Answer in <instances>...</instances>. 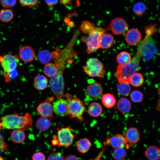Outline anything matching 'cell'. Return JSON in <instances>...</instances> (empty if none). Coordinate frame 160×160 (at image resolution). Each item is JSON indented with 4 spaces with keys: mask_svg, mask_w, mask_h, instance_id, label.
Returning <instances> with one entry per match:
<instances>
[{
    "mask_svg": "<svg viewBox=\"0 0 160 160\" xmlns=\"http://www.w3.org/2000/svg\"><path fill=\"white\" fill-rule=\"evenodd\" d=\"M2 127L8 129H28L33 122L32 117L29 113L20 116L17 113L5 115L1 118Z\"/></svg>",
    "mask_w": 160,
    "mask_h": 160,
    "instance_id": "obj_1",
    "label": "cell"
},
{
    "mask_svg": "<svg viewBox=\"0 0 160 160\" xmlns=\"http://www.w3.org/2000/svg\"><path fill=\"white\" fill-rule=\"evenodd\" d=\"M141 56V47H140L138 51L129 63L124 65H119L118 66L116 76L119 83L130 84V79L131 76L139 71Z\"/></svg>",
    "mask_w": 160,
    "mask_h": 160,
    "instance_id": "obj_2",
    "label": "cell"
},
{
    "mask_svg": "<svg viewBox=\"0 0 160 160\" xmlns=\"http://www.w3.org/2000/svg\"><path fill=\"white\" fill-rule=\"evenodd\" d=\"M57 71V73L51 77L49 84L51 90L55 96L57 98L64 96V83L63 76L65 66L63 63L56 64Z\"/></svg>",
    "mask_w": 160,
    "mask_h": 160,
    "instance_id": "obj_3",
    "label": "cell"
},
{
    "mask_svg": "<svg viewBox=\"0 0 160 160\" xmlns=\"http://www.w3.org/2000/svg\"><path fill=\"white\" fill-rule=\"evenodd\" d=\"M19 57L10 54L0 55V65L3 70V74L5 81H10L9 73L16 69L19 61Z\"/></svg>",
    "mask_w": 160,
    "mask_h": 160,
    "instance_id": "obj_4",
    "label": "cell"
},
{
    "mask_svg": "<svg viewBox=\"0 0 160 160\" xmlns=\"http://www.w3.org/2000/svg\"><path fill=\"white\" fill-rule=\"evenodd\" d=\"M105 32V30L102 28L94 27L88 34V36L83 37V41L85 42L87 45V52L88 54L95 52L100 48V38Z\"/></svg>",
    "mask_w": 160,
    "mask_h": 160,
    "instance_id": "obj_5",
    "label": "cell"
},
{
    "mask_svg": "<svg viewBox=\"0 0 160 160\" xmlns=\"http://www.w3.org/2000/svg\"><path fill=\"white\" fill-rule=\"evenodd\" d=\"M68 113L70 118H76L80 122L84 120L83 116L86 108L83 101L77 97L68 100Z\"/></svg>",
    "mask_w": 160,
    "mask_h": 160,
    "instance_id": "obj_6",
    "label": "cell"
},
{
    "mask_svg": "<svg viewBox=\"0 0 160 160\" xmlns=\"http://www.w3.org/2000/svg\"><path fill=\"white\" fill-rule=\"evenodd\" d=\"M83 69L86 74L92 77H102L105 73L103 64L96 58L89 59Z\"/></svg>",
    "mask_w": 160,
    "mask_h": 160,
    "instance_id": "obj_7",
    "label": "cell"
},
{
    "mask_svg": "<svg viewBox=\"0 0 160 160\" xmlns=\"http://www.w3.org/2000/svg\"><path fill=\"white\" fill-rule=\"evenodd\" d=\"M72 129L70 127L57 128V136L59 147L62 146L67 148L72 144L76 136Z\"/></svg>",
    "mask_w": 160,
    "mask_h": 160,
    "instance_id": "obj_8",
    "label": "cell"
},
{
    "mask_svg": "<svg viewBox=\"0 0 160 160\" xmlns=\"http://www.w3.org/2000/svg\"><path fill=\"white\" fill-rule=\"evenodd\" d=\"M128 26V25L124 19L117 17L111 20L107 29L115 34L121 35L126 32Z\"/></svg>",
    "mask_w": 160,
    "mask_h": 160,
    "instance_id": "obj_9",
    "label": "cell"
},
{
    "mask_svg": "<svg viewBox=\"0 0 160 160\" xmlns=\"http://www.w3.org/2000/svg\"><path fill=\"white\" fill-rule=\"evenodd\" d=\"M143 40L140 46L141 49V56L145 60L152 57L156 52V48L154 43L148 37V35Z\"/></svg>",
    "mask_w": 160,
    "mask_h": 160,
    "instance_id": "obj_10",
    "label": "cell"
},
{
    "mask_svg": "<svg viewBox=\"0 0 160 160\" xmlns=\"http://www.w3.org/2000/svg\"><path fill=\"white\" fill-rule=\"evenodd\" d=\"M53 99V97H51L38 105L36 110L41 116L47 117L51 119L52 118L53 109L51 103Z\"/></svg>",
    "mask_w": 160,
    "mask_h": 160,
    "instance_id": "obj_11",
    "label": "cell"
},
{
    "mask_svg": "<svg viewBox=\"0 0 160 160\" xmlns=\"http://www.w3.org/2000/svg\"><path fill=\"white\" fill-rule=\"evenodd\" d=\"M53 111L57 116L63 117L68 115V100L62 98L53 103Z\"/></svg>",
    "mask_w": 160,
    "mask_h": 160,
    "instance_id": "obj_12",
    "label": "cell"
},
{
    "mask_svg": "<svg viewBox=\"0 0 160 160\" xmlns=\"http://www.w3.org/2000/svg\"><path fill=\"white\" fill-rule=\"evenodd\" d=\"M125 137L122 135L117 134L107 139L104 144L105 145H111L114 148H124L127 143Z\"/></svg>",
    "mask_w": 160,
    "mask_h": 160,
    "instance_id": "obj_13",
    "label": "cell"
},
{
    "mask_svg": "<svg viewBox=\"0 0 160 160\" xmlns=\"http://www.w3.org/2000/svg\"><path fill=\"white\" fill-rule=\"evenodd\" d=\"M103 92L102 85L97 82H94L90 83L87 88V92L91 98L96 99L100 97Z\"/></svg>",
    "mask_w": 160,
    "mask_h": 160,
    "instance_id": "obj_14",
    "label": "cell"
},
{
    "mask_svg": "<svg viewBox=\"0 0 160 160\" xmlns=\"http://www.w3.org/2000/svg\"><path fill=\"white\" fill-rule=\"evenodd\" d=\"M142 38L140 32L135 28L129 30L126 33L125 40L129 44L135 46L140 41Z\"/></svg>",
    "mask_w": 160,
    "mask_h": 160,
    "instance_id": "obj_15",
    "label": "cell"
},
{
    "mask_svg": "<svg viewBox=\"0 0 160 160\" xmlns=\"http://www.w3.org/2000/svg\"><path fill=\"white\" fill-rule=\"evenodd\" d=\"M19 57L23 61L29 62L34 59L35 53L33 49L31 46L25 45L22 47L19 51Z\"/></svg>",
    "mask_w": 160,
    "mask_h": 160,
    "instance_id": "obj_16",
    "label": "cell"
},
{
    "mask_svg": "<svg viewBox=\"0 0 160 160\" xmlns=\"http://www.w3.org/2000/svg\"><path fill=\"white\" fill-rule=\"evenodd\" d=\"M125 137L127 143L133 145L137 143L139 141L140 135L139 131L136 128L131 127L126 131Z\"/></svg>",
    "mask_w": 160,
    "mask_h": 160,
    "instance_id": "obj_17",
    "label": "cell"
},
{
    "mask_svg": "<svg viewBox=\"0 0 160 160\" xmlns=\"http://www.w3.org/2000/svg\"><path fill=\"white\" fill-rule=\"evenodd\" d=\"M114 41V38L111 34L104 33L101 35L100 38V48L103 49L109 48L112 46Z\"/></svg>",
    "mask_w": 160,
    "mask_h": 160,
    "instance_id": "obj_18",
    "label": "cell"
},
{
    "mask_svg": "<svg viewBox=\"0 0 160 160\" xmlns=\"http://www.w3.org/2000/svg\"><path fill=\"white\" fill-rule=\"evenodd\" d=\"M145 155L149 160H160V148L156 145H150L146 149Z\"/></svg>",
    "mask_w": 160,
    "mask_h": 160,
    "instance_id": "obj_19",
    "label": "cell"
},
{
    "mask_svg": "<svg viewBox=\"0 0 160 160\" xmlns=\"http://www.w3.org/2000/svg\"><path fill=\"white\" fill-rule=\"evenodd\" d=\"M118 110L121 113H127L131 109L132 105L130 100L128 99L123 97L120 98L117 104Z\"/></svg>",
    "mask_w": 160,
    "mask_h": 160,
    "instance_id": "obj_20",
    "label": "cell"
},
{
    "mask_svg": "<svg viewBox=\"0 0 160 160\" xmlns=\"http://www.w3.org/2000/svg\"><path fill=\"white\" fill-rule=\"evenodd\" d=\"M48 81L47 78L42 75H37L33 80V86L36 89L42 90L45 89L47 87Z\"/></svg>",
    "mask_w": 160,
    "mask_h": 160,
    "instance_id": "obj_21",
    "label": "cell"
},
{
    "mask_svg": "<svg viewBox=\"0 0 160 160\" xmlns=\"http://www.w3.org/2000/svg\"><path fill=\"white\" fill-rule=\"evenodd\" d=\"M51 120L48 118L41 116L36 121V126L39 130L42 132L45 131L51 127Z\"/></svg>",
    "mask_w": 160,
    "mask_h": 160,
    "instance_id": "obj_22",
    "label": "cell"
},
{
    "mask_svg": "<svg viewBox=\"0 0 160 160\" xmlns=\"http://www.w3.org/2000/svg\"><path fill=\"white\" fill-rule=\"evenodd\" d=\"M103 108L101 105L97 102L91 103L88 107V113L91 116L97 117L102 113Z\"/></svg>",
    "mask_w": 160,
    "mask_h": 160,
    "instance_id": "obj_23",
    "label": "cell"
},
{
    "mask_svg": "<svg viewBox=\"0 0 160 160\" xmlns=\"http://www.w3.org/2000/svg\"><path fill=\"white\" fill-rule=\"evenodd\" d=\"M101 102L106 108H110L113 107L116 103L114 96L110 93H106L103 95Z\"/></svg>",
    "mask_w": 160,
    "mask_h": 160,
    "instance_id": "obj_24",
    "label": "cell"
},
{
    "mask_svg": "<svg viewBox=\"0 0 160 160\" xmlns=\"http://www.w3.org/2000/svg\"><path fill=\"white\" fill-rule=\"evenodd\" d=\"M91 146L90 140L86 138L79 140L77 144V148L80 153H84L87 152Z\"/></svg>",
    "mask_w": 160,
    "mask_h": 160,
    "instance_id": "obj_25",
    "label": "cell"
},
{
    "mask_svg": "<svg viewBox=\"0 0 160 160\" xmlns=\"http://www.w3.org/2000/svg\"><path fill=\"white\" fill-rule=\"evenodd\" d=\"M11 138L12 140L15 143H22L25 138V135L23 130L16 129L11 133Z\"/></svg>",
    "mask_w": 160,
    "mask_h": 160,
    "instance_id": "obj_26",
    "label": "cell"
},
{
    "mask_svg": "<svg viewBox=\"0 0 160 160\" xmlns=\"http://www.w3.org/2000/svg\"><path fill=\"white\" fill-rule=\"evenodd\" d=\"M144 78L141 73L136 72L133 74L130 79L129 83L135 87H139L143 84Z\"/></svg>",
    "mask_w": 160,
    "mask_h": 160,
    "instance_id": "obj_27",
    "label": "cell"
},
{
    "mask_svg": "<svg viewBox=\"0 0 160 160\" xmlns=\"http://www.w3.org/2000/svg\"><path fill=\"white\" fill-rule=\"evenodd\" d=\"M131 60L130 54L125 51L121 52L116 57L117 61L120 65H126L130 62Z\"/></svg>",
    "mask_w": 160,
    "mask_h": 160,
    "instance_id": "obj_28",
    "label": "cell"
},
{
    "mask_svg": "<svg viewBox=\"0 0 160 160\" xmlns=\"http://www.w3.org/2000/svg\"><path fill=\"white\" fill-rule=\"evenodd\" d=\"M44 73L48 77H51L57 73V68L56 64L52 63H49L45 65Z\"/></svg>",
    "mask_w": 160,
    "mask_h": 160,
    "instance_id": "obj_29",
    "label": "cell"
},
{
    "mask_svg": "<svg viewBox=\"0 0 160 160\" xmlns=\"http://www.w3.org/2000/svg\"><path fill=\"white\" fill-rule=\"evenodd\" d=\"M52 54L48 50L41 51L38 55V59L40 63L42 64H47L50 62L52 58Z\"/></svg>",
    "mask_w": 160,
    "mask_h": 160,
    "instance_id": "obj_30",
    "label": "cell"
},
{
    "mask_svg": "<svg viewBox=\"0 0 160 160\" xmlns=\"http://www.w3.org/2000/svg\"><path fill=\"white\" fill-rule=\"evenodd\" d=\"M13 12L8 9H2L0 11V20L4 23L10 22L13 18Z\"/></svg>",
    "mask_w": 160,
    "mask_h": 160,
    "instance_id": "obj_31",
    "label": "cell"
},
{
    "mask_svg": "<svg viewBox=\"0 0 160 160\" xmlns=\"http://www.w3.org/2000/svg\"><path fill=\"white\" fill-rule=\"evenodd\" d=\"M118 93L121 95L126 96L130 93L131 88L129 84L126 83H119L117 87Z\"/></svg>",
    "mask_w": 160,
    "mask_h": 160,
    "instance_id": "obj_32",
    "label": "cell"
},
{
    "mask_svg": "<svg viewBox=\"0 0 160 160\" xmlns=\"http://www.w3.org/2000/svg\"><path fill=\"white\" fill-rule=\"evenodd\" d=\"M132 10L136 15L138 16H141L144 14L146 12V7L143 2H138L133 5Z\"/></svg>",
    "mask_w": 160,
    "mask_h": 160,
    "instance_id": "obj_33",
    "label": "cell"
},
{
    "mask_svg": "<svg viewBox=\"0 0 160 160\" xmlns=\"http://www.w3.org/2000/svg\"><path fill=\"white\" fill-rule=\"evenodd\" d=\"M127 155V151L123 148H116L113 153V157L116 160L124 159Z\"/></svg>",
    "mask_w": 160,
    "mask_h": 160,
    "instance_id": "obj_34",
    "label": "cell"
},
{
    "mask_svg": "<svg viewBox=\"0 0 160 160\" xmlns=\"http://www.w3.org/2000/svg\"><path fill=\"white\" fill-rule=\"evenodd\" d=\"M131 100L135 103H140L143 100L144 95L140 91L135 90L132 91L130 94Z\"/></svg>",
    "mask_w": 160,
    "mask_h": 160,
    "instance_id": "obj_35",
    "label": "cell"
},
{
    "mask_svg": "<svg viewBox=\"0 0 160 160\" xmlns=\"http://www.w3.org/2000/svg\"><path fill=\"white\" fill-rule=\"evenodd\" d=\"M94 27H95L94 24L87 20L83 21L81 25V28L82 31L84 33L88 34Z\"/></svg>",
    "mask_w": 160,
    "mask_h": 160,
    "instance_id": "obj_36",
    "label": "cell"
},
{
    "mask_svg": "<svg viewBox=\"0 0 160 160\" xmlns=\"http://www.w3.org/2000/svg\"><path fill=\"white\" fill-rule=\"evenodd\" d=\"M39 0H19L22 6H27L32 8L36 5Z\"/></svg>",
    "mask_w": 160,
    "mask_h": 160,
    "instance_id": "obj_37",
    "label": "cell"
},
{
    "mask_svg": "<svg viewBox=\"0 0 160 160\" xmlns=\"http://www.w3.org/2000/svg\"><path fill=\"white\" fill-rule=\"evenodd\" d=\"M2 6L5 8L13 7L16 3V0H0Z\"/></svg>",
    "mask_w": 160,
    "mask_h": 160,
    "instance_id": "obj_38",
    "label": "cell"
},
{
    "mask_svg": "<svg viewBox=\"0 0 160 160\" xmlns=\"http://www.w3.org/2000/svg\"><path fill=\"white\" fill-rule=\"evenodd\" d=\"M64 157L62 153L55 152L51 153L47 158V160H64Z\"/></svg>",
    "mask_w": 160,
    "mask_h": 160,
    "instance_id": "obj_39",
    "label": "cell"
},
{
    "mask_svg": "<svg viewBox=\"0 0 160 160\" xmlns=\"http://www.w3.org/2000/svg\"><path fill=\"white\" fill-rule=\"evenodd\" d=\"M32 159V160H45V156L42 153L37 152L33 154Z\"/></svg>",
    "mask_w": 160,
    "mask_h": 160,
    "instance_id": "obj_40",
    "label": "cell"
},
{
    "mask_svg": "<svg viewBox=\"0 0 160 160\" xmlns=\"http://www.w3.org/2000/svg\"><path fill=\"white\" fill-rule=\"evenodd\" d=\"M0 149L3 151L7 150V145L0 134Z\"/></svg>",
    "mask_w": 160,
    "mask_h": 160,
    "instance_id": "obj_41",
    "label": "cell"
},
{
    "mask_svg": "<svg viewBox=\"0 0 160 160\" xmlns=\"http://www.w3.org/2000/svg\"><path fill=\"white\" fill-rule=\"evenodd\" d=\"M47 4L49 6H51L56 4L58 0H45Z\"/></svg>",
    "mask_w": 160,
    "mask_h": 160,
    "instance_id": "obj_42",
    "label": "cell"
},
{
    "mask_svg": "<svg viewBox=\"0 0 160 160\" xmlns=\"http://www.w3.org/2000/svg\"><path fill=\"white\" fill-rule=\"evenodd\" d=\"M157 92L159 96V99L157 102L156 108L157 111L160 112V87L157 89Z\"/></svg>",
    "mask_w": 160,
    "mask_h": 160,
    "instance_id": "obj_43",
    "label": "cell"
},
{
    "mask_svg": "<svg viewBox=\"0 0 160 160\" xmlns=\"http://www.w3.org/2000/svg\"><path fill=\"white\" fill-rule=\"evenodd\" d=\"M105 147L103 148L101 151L99 153L97 156L94 159L89 160H100L105 150Z\"/></svg>",
    "mask_w": 160,
    "mask_h": 160,
    "instance_id": "obj_44",
    "label": "cell"
},
{
    "mask_svg": "<svg viewBox=\"0 0 160 160\" xmlns=\"http://www.w3.org/2000/svg\"><path fill=\"white\" fill-rule=\"evenodd\" d=\"M64 160H79V159L76 156L71 155L67 156Z\"/></svg>",
    "mask_w": 160,
    "mask_h": 160,
    "instance_id": "obj_45",
    "label": "cell"
},
{
    "mask_svg": "<svg viewBox=\"0 0 160 160\" xmlns=\"http://www.w3.org/2000/svg\"><path fill=\"white\" fill-rule=\"evenodd\" d=\"M17 75V72L16 70L11 71L9 73V77L11 79L12 78H14L16 77Z\"/></svg>",
    "mask_w": 160,
    "mask_h": 160,
    "instance_id": "obj_46",
    "label": "cell"
},
{
    "mask_svg": "<svg viewBox=\"0 0 160 160\" xmlns=\"http://www.w3.org/2000/svg\"><path fill=\"white\" fill-rule=\"evenodd\" d=\"M76 1L77 2V4L78 5L80 4L79 0H74Z\"/></svg>",
    "mask_w": 160,
    "mask_h": 160,
    "instance_id": "obj_47",
    "label": "cell"
},
{
    "mask_svg": "<svg viewBox=\"0 0 160 160\" xmlns=\"http://www.w3.org/2000/svg\"><path fill=\"white\" fill-rule=\"evenodd\" d=\"M0 160H4V159L1 156H0Z\"/></svg>",
    "mask_w": 160,
    "mask_h": 160,
    "instance_id": "obj_48",
    "label": "cell"
},
{
    "mask_svg": "<svg viewBox=\"0 0 160 160\" xmlns=\"http://www.w3.org/2000/svg\"><path fill=\"white\" fill-rule=\"evenodd\" d=\"M2 127V126H1V123H0V130L1 129V127Z\"/></svg>",
    "mask_w": 160,
    "mask_h": 160,
    "instance_id": "obj_49",
    "label": "cell"
},
{
    "mask_svg": "<svg viewBox=\"0 0 160 160\" xmlns=\"http://www.w3.org/2000/svg\"><path fill=\"white\" fill-rule=\"evenodd\" d=\"M125 160L124 159H121V160Z\"/></svg>",
    "mask_w": 160,
    "mask_h": 160,
    "instance_id": "obj_50",
    "label": "cell"
}]
</instances>
